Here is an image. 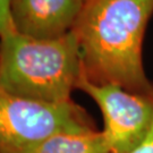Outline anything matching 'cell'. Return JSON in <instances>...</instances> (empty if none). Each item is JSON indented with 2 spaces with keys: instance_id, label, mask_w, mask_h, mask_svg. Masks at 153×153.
<instances>
[{
  "instance_id": "8992f818",
  "label": "cell",
  "mask_w": 153,
  "mask_h": 153,
  "mask_svg": "<svg viewBox=\"0 0 153 153\" xmlns=\"http://www.w3.org/2000/svg\"><path fill=\"white\" fill-rule=\"evenodd\" d=\"M33 153H112L102 131L61 133L39 145Z\"/></svg>"
},
{
  "instance_id": "5b68a950",
  "label": "cell",
  "mask_w": 153,
  "mask_h": 153,
  "mask_svg": "<svg viewBox=\"0 0 153 153\" xmlns=\"http://www.w3.org/2000/svg\"><path fill=\"white\" fill-rule=\"evenodd\" d=\"M85 0H11L14 31L28 38L52 40L71 33Z\"/></svg>"
},
{
  "instance_id": "6da1fadb",
  "label": "cell",
  "mask_w": 153,
  "mask_h": 153,
  "mask_svg": "<svg viewBox=\"0 0 153 153\" xmlns=\"http://www.w3.org/2000/svg\"><path fill=\"white\" fill-rule=\"evenodd\" d=\"M153 0H85L74 32L88 81L151 94L143 66V40Z\"/></svg>"
},
{
  "instance_id": "ba28073f",
  "label": "cell",
  "mask_w": 153,
  "mask_h": 153,
  "mask_svg": "<svg viewBox=\"0 0 153 153\" xmlns=\"http://www.w3.org/2000/svg\"><path fill=\"white\" fill-rule=\"evenodd\" d=\"M129 153H153V120L148 135Z\"/></svg>"
},
{
  "instance_id": "7a4b0ae2",
  "label": "cell",
  "mask_w": 153,
  "mask_h": 153,
  "mask_svg": "<svg viewBox=\"0 0 153 153\" xmlns=\"http://www.w3.org/2000/svg\"><path fill=\"white\" fill-rule=\"evenodd\" d=\"M82 74L74 31L52 40L17 32L0 38V88L21 98L65 102L71 100Z\"/></svg>"
},
{
  "instance_id": "277c9868",
  "label": "cell",
  "mask_w": 153,
  "mask_h": 153,
  "mask_svg": "<svg viewBox=\"0 0 153 153\" xmlns=\"http://www.w3.org/2000/svg\"><path fill=\"white\" fill-rule=\"evenodd\" d=\"M77 90L95 101L103 117V133L112 153H129L148 135L153 120V92L140 94L116 84L99 85L81 74Z\"/></svg>"
},
{
  "instance_id": "52a82bcc",
  "label": "cell",
  "mask_w": 153,
  "mask_h": 153,
  "mask_svg": "<svg viewBox=\"0 0 153 153\" xmlns=\"http://www.w3.org/2000/svg\"><path fill=\"white\" fill-rule=\"evenodd\" d=\"M11 0H0V38L14 31L10 16Z\"/></svg>"
},
{
  "instance_id": "3957f363",
  "label": "cell",
  "mask_w": 153,
  "mask_h": 153,
  "mask_svg": "<svg viewBox=\"0 0 153 153\" xmlns=\"http://www.w3.org/2000/svg\"><path fill=\"white\" fill-rule=\"evenodd\" d=\"M93 131L91 116L73 100L39 101L0 88V153H33L57 134Z\"/></svg>"
}]
</instances>
